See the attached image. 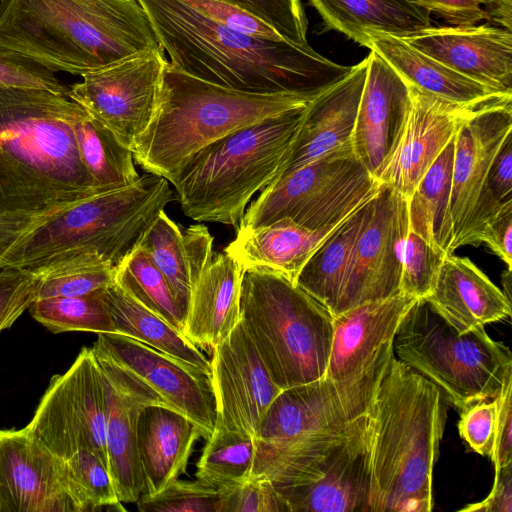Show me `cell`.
<instances>
[{
    "instance_id": "13",
    "label": "cell",
    "mask_w": 512,
    "mask_h": 512,
    "mask_svg": "<svg viewBox=\"0 0 512 512\" xmlns=\"http://www.w3.org/2000/svg\"><path fill=\"white\" fill-rule=\"evenodd\" d=\"M407 199L381 184L354 243L332 317L361 304L400 294Z\"/></svg>"
},
{
    "instance_id": "27",
    "label": "cell",
    "mask_w": 512,
    "mask_h": 512,
    "mask_svg": "<svg viewBox=\"0 0 512 512\" xmlns=\"http://www.w3.org/2000/svg\"><path fill=\"white\" fill-rule=\"evenodd\" d=\"M199 428L178 411L155 404L145 405L137 419V450L144 494L157 493L186 472Z\"/></svg>"
},
{
    "instance_id": "46",
    "label": "cell",
    "mask_w": 512,
    "mask_h": 512,
    "mask_svg": "<svg viewBox=\"0 0 512 512\" xmlns=\"http://www.w3.org/2000/svg\"><path fill=\"white\" fill-rule=\"evenodd\" d=\"M223 512H290L270 479L251 476L226 492Z\"/></svg>"
},
{
    "instance_id": "4",
    "label": "cell",
    "mask_w": 512,
    "mask_h": 512,
    "mask_svg": "<svg viewBox=\"0 0 512 512\" xmlns=\"http://www.w3.org/2000/svg\"><path fill=\"white\" fill-rule=\"evenodd\" d=\"M445 396L393 355L370 416L369 512H430Z\"/></svg>"
},
{
    "instance_id": "39",
    "label": "cell",
    "mask_w": 512,
    "mask_h": 512,
    "mask_svg": "<svg viewBox=\"0 0 512 512\" xmlns=\"http://www.w3.org/2000/svg\"><path fill=\"white\" fill-rule=\"evenodd\" d=\"M116 267L98 256H85L38 274L37 299L84 296L115 282Z\"/></svg>"
},
{
    "instance_id": "29",
    "label": "cell",
    "mask_w": 512,
    "mask_h": 512,
    "mask_svg": "<svg viewBox=\"0 0 512 512\" xmlns=\"http://www.w3.org/2000/svg\"><path fill=\"white\" fill-rule=\"evenodd\" d=\"M368 39L370 50L378 53L407 83L443 100L462 106H481L512 96L452 70L400 37L371 32Z\"/></svg>"
},
{
    "instance_id": "3",
    "label": "cell",
    "mask_w": 512,
    "mask_h": 512,
    "mask_svg": "<svg viewBox=\"0 0 512 512\" xmlns=\"http://www.w3.org/2000/svg\"><path fill=\"white\" fill-rule=\"evenodd\" d=\"M0 47L79 76L162 49L138 0H0Z\"/></svg>"
},
{
    "instance_id": "15",
    "label": "cell",
    "mask_w": 512,
    "mask_h": 512,
    "mask_svg": "<svg viewBox=\"0 0 512 512\" xmlns=\"http://www.w3.org/2000/svg\"><path fill=\"white\" fill-rule=\"evenodd\" d=\"M103 359L144 384L170 408L189 418L205 439L217 422L211 373L118 333H98L91 347Z\"/></svg>"
},
{
    "instance_id": "14",
    "label": "cell",
    "mask_w": 512,
    "mask_h": 512,
    "mask_svg": "<svg viewBox=\"0 0 512 512\" xmlns=\"http://www.w3.org/2000/svg\"><path fill=\"white\" fill-rule=\"evenodd\" d=\"M168 60L163 49L82 75L69 97L132 151L150 125Z\"/></svg>"
},
{
    "instance_id": "8",
    "label": "cell",
    "mask_w": 512,
    "mask_h": 512,
    "mask_svg": "<svg viewBox=\"0 0 512 512\" xmlns=\"http://www.w3.org/2000/svg\"><path fill=\"white\" fill-rule=\"evenodd\" d=\"M240 322L281 390L326 375L333 317L283 274L258 267L243 271Z\"/></svg>"
},
{
    "instance_id": "48",
    "label": "cell",
    "mask_w": 512,
    "mask_h": 512,
    "mask_svg": "<svg viewBox=\"0 0 512 512\" xmlns=\"http://www.w3.org/2000/svg\"><path fill=\"white\" fill-rule=\"evenodd\" d=\"M481 400L461 410L458 424L463 440L480 455L491 457L495 442L497 397Z\"/></svg>"
},
{
    "instance_id": "40",
    "label": "cell",
    "mask_w": 512,
    "mask_h": 512,
    "mask_svg": "<svg viewBox=\"0 0 512 512\" xmlns=\"http://www.w3.org/2000/svg\"><path fill=\"white\" fill-rule=\"evenodd\" d=\"M226 492L198 480L177 479L157 493L143 494L136 503L142 512H223Z\"/></svg>"
},
{
    "instance_id": "36",
    "label": "cell",
    "mask_w": 512,
    "mask_h": 512,
    "mask_svg": "<svg viewBox=\"0 0 512 512\" xmlns=\"http://www.w3.org/2000/svg\"><path fill=\"white\" fill-rule=\"evenodd\" d=\"M255 437L215 427L197 463L196 478L206 486L229 491L252 475Z\"/></svg>"
},
{
    "instance_id": "12",
    "label": "cell",
    "mask_w": 512,
    "mask_h": 512,
    "mask_svg": "<svg viewBox=\"0 0 512 512\" xmlns=\"http://www.w3.org/2000/svg\"><path fill=\"white\" fill-rule=\"evenodd\" d=\"M25 428L65 460L89 450L108 467L106 396L92 348L83 347L66 372L52 377Z\"/></svg>"
},
{
    "instance_id": "16",
    "label": "cell",
    "mask_w": 512,
    "mask_h": 512,
    "mask_svg": "<svg viewBox=\"0 0 512 512\" xmlns=\"http://www.w3.org/2000/svg\"><path fill=\"white\" fill-rule=\"evenodd\" d=\"M0 512H87L66 460L26 428L0 429Z\"/></svg>"
},
{
    "instance_id": "42",
    "label": "cell",
    "mask_w": 512,
    "mask_h": 512,
    "mask_svg": "<svg viewBox=\"0 0 512 512\" xmlns=\"http://www.w3.org/2000/svg\"><path fill=\"white\" fill-rule=\"evenodd\" d=\"M447 255L409 231L403 250L400 293L415 298H427Z\"/></svg>"
},
{
    "instance_id": "44",
    "label": "cell",
    "mask_w": 512,
    "mask_h": 512,
    "mask_svg": "<svg viewBox=\"0 0 512 512\" xmlns=\"http://www.w3.org/2000/svg\"><path fill=\"white\" fill-rule=\"evenodd\" d=\"M0 86L38 88L69 96L55 72L17 51L0 47Z\"/></svg>"
},
{
    "instance_id": "19",
    "label": "cell",
    "mask_w": 512,
    "mask_h": 512,
    "mask_svg": "<svg viewBox=\"0 0 512 512\" xmlns=\"http://www.w3.org/2000/svg\"><path fill=\"white\" fill-rule=\"evenodd\" d=\"M407 84L411 94L409 116L395 151L378 177L379 183L406 199L455 136L464 118L480 107L454 104Z\"/></svg>"
},
{
    "instance_id": "28",
    "label": "cell",
    "mask_w": 512,
    "mask_h": 512,
    "mask_svg": "<svg viewBox=\"0 0 512 512\" xmlns=\"http://www.w3.org/2000/svg\"><path fill=\"white\" fill-rule=\"evenodd\" d=\"M139 246L167 279L185 319L192 290L213 258V237L208 228L192 224L182 231L163 210Z\"/></svg>"
},
{
    "instance_id": "52",
    "label": "cell",
    "mask_w": 512,
    "mask_h": 512,
    "mask_svg": "<svg viewBox=\"0 0 512 512\" xmlns=\"http://www.w3.org/2000/svg\"><path fill=\"white\" fill-rule=\"evenodd\" d=\"M508 266L512 268V200L506 202L490 219L478 236Z\"/></svg>"
},
{
    "instance_id": "35",
    "label": "cell",
    "mask_w": 512,
    "mask_h": 512,
    "mask_svg": "<svg viewBox=\"0 0 512 512\" xmlns=\"http://www.w3.org/2000/svg\"><path fill=\"white\" fill-rule=\"evenodd\" d=\"M80 159L98 193L127 187L140 176L131 150L86 110L74 124Z\"/></svg>"
},
{
    "instance_id": "32",
    "label": "cell",
    "mask_w": 512,
    "mask_h": 512,
    "mask_svg": "<svg viewBox=\"0 0 512 512\" xmlns=\"http://www.w3.org/2000/svg\"><path fill=\"white\" fill-rule=\"evenodd\" d=\"M454 137L407 199L409 231L448 255L455 238L450 210Z\"/></svg>"
},
{
    "instance_id": "7",
    "label": "cell",
    "mask_w": 512,
    "mask_h": 512,
    "mask_svg": "<svg viewBox=\"0 0 512 512\" xmlns=\"http://www.w3.org/2000/svg\"><path fill=\"white\" fill-rule=\"evenodd\" d=\"M306 107L267 118L197 152L173 183L184 214L238 226L252 196L284 162Z\"/></svg>"
},
{
    "instance_id": "2",
    "label": "cell",
    "mask_w": 512,
    "mask_h": 512,
    "mask_svg": "<svg viewBox=\"0 0 512 512\" xmlns=\"http://www.w3.org/2000/svg\"><path fill=\"white\" fill-rule=\"evenodd\" d=\"M84 112L67 95L0 86V218L36 220L98 194L74 133Z\"/></svg>"
},
{
    "instance_id": "10",
    "label": "cell",
    "mask_w": 512,
    "mask_h": 512,
    "mask_svg": "<svg viewBox=\"0 0 512 512\" xmlns=\"http://www.w3.org/2000/svg\"><path fill=\"white\" fill-rule=\"evenodd\" d=\"M379 185L352 147H343L267 185L245 210L237 231L281 220L309 230L333 228L372 198Z\"/></svg>"
},
{
    "instance_id": "47",
    "label": "cell",
    "mask_w": 512,
    "mask_h": 512,
    "mask_svg": "<svg viewBox=\"0 0 512 512\" xmlns=\"http://www.w3.org/2000/svg\"><path fill=\"white\" fill-rule=\"evenodd\" d=\"M208 19L231 30L257 38L284 39L270 25L224 0H183Z\"/></svg>"
},
{
    "instance_id": "37",
    "label": "cell",
    "mask_w": 512,
    "mask_h": 512,
    "mask_svg": "<svg viewBox=\"0 0 512 512\" xmlns=\"http://www.w3.org/2000/svg\"><path fill=\"white\" fill-rule=\"evenodd\" d=\"M115 283L177 330H183L184 314L172 289L149 254L137 246L116 267Z\"/></svg>"
},
{
    "instance_id": "21",
    "label": "cell",
    "mask_w": 512,
    "mask_h": 512,
    "mask_svg": "<svg viewBox=\"0 0 512 512\" xmlns=\"http://www.w3.org/2000/svg\"><path fill=\"white\" fill-rule=\"evenodd\" d=\"M95 358L102 374L106 396L108 470L118 499L124 503H136L145 492L137 450L139 412L148 404L169 406L144 384L111 363Z\"/></svg>"
},
{
    "instance_id": "33",
    "label": "cell",
    "mask_w": 512,
    "mask_h": 512,
    "mask_svg": "<svg viewBox=\"0 0 512 512\" xmlns=\"http://www.w3.org/2000/svg\"><path fill=\"white\" fill-rule=\"evenodd\" d=\"M115 333L211 373L210 360L181 331L126 293L115 282L101 290Z\"/></svg>"
},
{
    "instance_id": "43",
    "label": "cell",
    "mask_w": 512,
    "mask_h": 512,
    "mask_svg": "<svg viewBox=\"0 0 512 512\" xmlns=\"http://www.w3.org/2000/svg\"><path fill=\"white\" fill-rule=\"evenodd\" d=\"M270 25L285 40L301 47L307 42L308 21L301 0H224Z\"/></svg>"
},
{
    "instance_id": "45",
    "label": "cell",
    "mask_w": 512,
    "mask_h": 512,
    "mask_svg": "<svg viewBox=\"0 0 512 512\" xmlns=\"http://www.w3.org/2000/svg\"><path fill=\"white\" fill-rule=\"evenodd\" d=\"M40 276L28 270L0 272V333L10 328L37 299Z\"/></svg>"
},
{
    "instance_id": "22",
    "label": "cell",
    "mask_w": 512,
    "mask_h": 512,
    "mask_svg": "<svg viewBox=\"0 0 512 512\" xmlns=\"http://www.w3.org/2000/svg\"><path fill=\"white\" fill-rule=\"evenodd\" d=\"M510 132L512 96L472 110L459 126L454 137L450 200L454 242L470 216L499 146Z\"/></svg>"
},
{
    "instance_id": "31",
    "label": "cell",
    "mask_w": 512,
    "mask_h": 512,
    "mask_svg": "<svg viewBox=\"0 0 512 512\" xmlns=\"http://www.w3.org/2000/svg\"><path fill=\"white\" fill-rule=\"evenodd\" d=\"M334 228L309 230L289 220H281L253 230L237 231L236 238L224 251L243 271L265 268L281 273L295 283L307 260Z\"/></svg>"
},
{
    "instance_id": "9",
    "label": "cell",
    "mask_w": 512,
    "mask_h": 512,
    "mask_svg": "<svg viewBox=\"0 0 512 512\" xmlns=\"http://www.w3.org/2000/svg\"><path fill=\"white\" fill-rule=\"evenodd\" d=\"M393 348L460 410L496 398L512 373L507 346L491 339L484 326L459 333L426 298H418L403 317Z\"/></svg>"
},
{
    "instance_id": "17",
    "label": "cell",
    "mask_w": 512,
    "mask_h": 512,
    "mask_svg": "<svg viewBox=\"0 0 512 512\" xmlns=\"http://www.w3.org/2000/svg\"><path fill=\"white\" fill-rule=\"evenodd\" d=\"M212 352L215 427L255 437L264 414L282 390L240 321Z\"/></svg>"
},
{
    "instance_id": "38",
    "label": "cell",
    "mask_w": 512,
    "mask_h": 512,
    "mask_svg": "<svg viewBox=\"0 0 512 512\" xmlns=\"http://www.w3.org/2000/svg\"><path fill=\"white\" fill-rule=\"evenodd\" d=\"M101 290L77 297L36 299L30 305L29 311L37 322L52 333L68 331L115 333Z\"/></svg>"
},
{
    "instance_id": "50",
    "label": "cell",
    "mask_w": 512,
    "mask_h": 512,
    "mask_svg": "<svg viewBox=\"0 0 512 512\" xmlns=\"http://www.w3.org/2000/svg\"><path fill=\"white\" fill-rule=\"evenodd\" d=\"M480 191L501 203L512 200V132L499 146Z\"/></svg>"
},
{
    "instance_id": "30",
    "label": "cell",
    "mask_w": 512,
    "mask_h": 512,
    "mask_svg": "<svg viewBox=\"0 0 512 512\" xmlns=\"http://www.w3.org/2000/svg\"><path fill=\"white\" fill-rule=\"evenodd\" d=\"M328 29L371 49L368 34L404 38L432 26L431 13L407 0H309Z\"/></svg>"
},
{
    "instance_id": "54",
    "label": "cell",
    "mask_w": 512,
    "mask_h": 512,
    "mask_svg": "<svg viewBox=\"0 0 512 512\" xmlns=\"http://www.w3.org/2000/svg\"><path fill=\"white\" fill-rule=\"evenodd\" d=\"M489 21L512 32V0H479Z\"/></svg>"
},
{
    "instance_id": "5",
    "label": "cell",
    "mask_w": 512,
    "mask_h": 512,
    "mask_svg": "<svg viewBox=\"0 0 512 512\" xmlns=\"http://www.w3.org/2000/svg\"><path fill=\"white\" fill-rule=\"evenodd\" d=\"M173 200L169 181L147 172L127 187L86 197L36 220L0 258V269L41 274L85 256L117 267Z\"/></svg>"
},
{
    "instance_id": "20",
    "label": "cell",
    "mask_w": 512,
    "mask_h": 512,
    "mask_svg": "<svg viewBox=\"0 0 512 512\" xmlns=\"http://www.w3.org/2000/svg\"><path fill=\"white\" fill-rule=\"evenodd\" d=\"M402 39L452 70L512 94V32L488 24L431 26Z\"/></svg>"
},
{
    "instance_id": "18",
    "label": "cell",
    "mask_w": 512,
    "mask_h": 512,
    "mask_svg": "<svg viewBox=\"0 0 512 512\" xmlns=\"http://www.w3.org/2000/svg\"><path fill=\"white\" fill-rule=\"evenodd\" d=\"M368 57L351 147L378 181L395 151L411 109L407 82L374 50Z\"/></svg>"
},
{
    "instance_id": "23",
    "label": "cell",
    "mask_w": 512,
    "mask_h": 512,
    "mask_svg": "<svg viewBox=\"0 0 512 512\" xmlns=\"http://www.w3.org/2000/svg\"><path fill=\"white\" fill-rule=\"evenodd\" d=\"M367 66L366 56L345 78L308 103L272 182L327 153L351 146Z\"/></svg>"
},
{
    "instance_id": "24",
    "label": "cell",
    "mask_w": 512,
    "mask_h": 512,
    "mask_svg": "<svg viewBox=\"0 0 512 512\" xmlns=\"http://www.w3.org/2000/svg\"><path fill=\"white\" fill-rule=\"evenodd\" d=\"M417 299L400 293L334 316L325 376L345 380L369 369L393 346L398 326Z\"/></svg>"
},
{
    "instance_id": "53",
    "label": "cell",
    "mask_w": 512,
    "mask_h": 512,
    "mask_svg": "<svg viewBox=\"0 0 512 512\" xmlns=\"http://www.w3.org/2000/svg\"><path fill=\"white\" fill-rule=\"evenodd\" d=\"M467 512H511L512 511V463L495 470L492 491L483 501L469 504L461 509Z\"/></svg>"
},
{
    "instance_id": "6",
    "label": "cell",
    "mask_w": 512,
    "mask_h": 512,
    "mask_svg": "<svg viewBox=\"0 0 512 512\" xmlns=\"http://www.w3.org/2000/svg\"><path fill=\"white\" fill-rule=\"evenodd\" d=\"M313 98L255 94L188 75L168 61L154 117L138 139L133 158L145 171L176 181L201 149L239 129L306 107Z\"/></svg>"
},
{
    "instance_id": "1",
    "label": "cell",
    "mask_w": 512,
    "mask_h": 512,
    "mask_svg": "<svg viewBox=\"0 0 512 512\" xmlns=\"http://www.w3.org/2000/svg\"><path fill=\"white\" fill-rule=\"evenodd\" d=\"M138 2L174 68L225 88L315 98L353 69L330 61L310 46L231 30L183 0Z\"/></svg>"
},
{
    "instance_id": "11",
    "label": "cell",
    "mask_w": 512,
    "mask_h": 512,
    "mask_svg": "<svg viewBox=\"0 0 512 512\" xmlns=\"http://www.w3.org/2000/svg\"><path fill=\"white\" fill-rule=\"evenodd\" d=\"M393 355L392 346L369 369L349 379L324 376L282 390L260 422L255 435L256 451L341 429L367 414Z\"/></svg>"
},
{
    "instance_id": "51",
    "label": "cell",
    "mask_w": 512,
    "mask_h": 512,
    "mask_svg": "<svg viewBox=\"0 0 512 512\" xmlns=\"http://www.w3.org/2000/svg\"><path fill=\"white\" fill-rule=\"evenodd\" d=\"M441 17L452 26H468L487 20L479 0H407Z\"/></svg>"
},
{
    "instance_id": "55",
    "label": "cell",
    "mask_w": 512,
    "mask_h": 512,
    "mask_svg": "<svg viewBox=\"0 0 512 512\" xmlns=\"http://www.w3.org/2000/svg\"><path fill=\"white\" fill-rule=\"evenodd\" d=\"M36 220L0 218V258Z\"/></svg>"
},
{
    "instance_id": "49",
    "label": "cell",
    "mask_w": 512,
    "mask_h": 512,
    "mask_svg": "<svg viewBox=\"0 0 512 512\" xmlns=\"http://www.w3.org/2000/svg\"><path fill=\"white\" fill-rule=\"evenodd\" d=\"M512 373L506 377L497 396L495 442L491 460L495 470L512 463Z\"/></svg>"
},
{
    "instance_id": "25",
    "label": "cell",
    "mask_w": 512,
    "mask_h": 512,
    "mask_svg": "<svg viewBox=\"0 0 512 512\" xmlns=\"http://www.w3.org/2000/svg\"><path fill=\"white\" fill-rule=\"evenodd\" d=\"M459 333L511 316V300L467 257L449 254L426 298Z\"/></svg>"
},
{
    "instance_id": "34",
    "label": "cell",
    "mask_w": 512,
    "mask_h": 512,
    "mask_svg": "<svg viewBox=\"0 0 512 512\" xmlns=\"http://www.w3.org/2000/svg\"><path fill=\"white\" fill-rule=\"evenodd\" d=\"M371 199L357 207L327 235L297 276L295 283L326 307L331 315L354 243L371 209Z\"/></svg>"
},
{
    "instance_id": "41",
    "label": "cell",
    "mask_w": 512,
    "mask_h": 512,
    "mask_svg": "<svg viewBox=\"0 0 512 512\" xmlns=\"http://www.w3.org/2000/svg\"><path fill=\"white\" fill-rule=\"evenodd\" d=\"M87 512L124 510L104 462L92 451L81 450L66 459Z\"/></svg>"
},
{
    "instance_id": "26",
    "label": "cell",
    "mask_w": 512,
    "mask_h": 512,
    "mask_svg": "<svg viewBox=\"0 0 512 512\" xmlns=\"http://www.w3.org/2000/svg\"><path fill=\"white\" fill-rule=\"evenodd\" d=\"M242 276V267L223 251L196 282L182 333L199 349L213 350L239 323Z\"/></svg>"
}]
</instances>
